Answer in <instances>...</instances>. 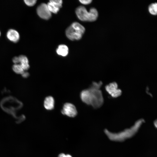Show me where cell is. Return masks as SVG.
I'll return each instance as SVG.
<instances>
[{
	"mask_svg": "<svg viewBox=\"0 0 157 157\" xmlns=\"http://www.w3.org/2000/svg\"><path fill=\"white\" fill-rule=\"evenodd\" d=\"M44 106L47 110H51L54 107V100L53 98L51 96L47 97L44 101Z\"/></svg>",
	"mask_w": 157,
	"mask_h": 157,
	"instance_id": "obj_9",
	"label": "cell"
},
{
	"mask_svg": "<svg viewBox=\"0 0 157 157\" xmlns=\"http://www.w3.org/2000/svg\"><path fill=\"white\" fill-rule=\"evenodd\" d=\"M91 95L90 105L94 108L100 107L104 102V99L101 91L99 89L91 86L88 89Z\"/></svg>",
	"mask_w": 157,
	"mask_h": 157,
	"instance_id": "obj_3",
	"label": "cell"
},
{
	"mask_svg": "<svg viewBox=\"0 0 157 157\" xmlns=\"http://www.w3.org/2000/svg\"><path fill=\"white\" fill-rule=\"evenodd\" d=\"M58 157H66V155L63 153H61L59 155Z\"/></svg>",
	"mask_w": 157,
	"mask_h": 157,
	"instance_id": "obj_20",
	"label": "cell"
},
{
	"mask_svg": "<svg viewBox=\"0 0 157 157\" xmlns=\"http://www.w3.org/2000/svg\"><path fill=\"white\" fill-rule=\"evenodd\" d=\"M62 114L70 117H74L76 116L77 112L75 106L70 103H66L61 110Z\"/></svg>",
	"mask_w": 157,
	"mask_h": 157,
	"instance_id": "obj_5",
	"label": "cell"
},
{
	"mask_svg": "<svg viewBox=\"0 0 157 157\" xmlns=\"http://www.w3.org/2000/svg\"><path fill=\"white\" fill-rule=\"evenodd\" d=\"M7 37L10 41L16 42H17L19 39V35L16 30L10 29L9 30L7 33Z\"/></svg>",
	"mask_w": 157,
	"mask_h": 157,
	"instance_id": "obj_7",
	"label": "cell"
},
{
	"mask_svg": "<svg viewBox=\"0 0 157 157\" xmlns=\"http://www.w3.org/2000/svg\"><path fill=\"white\" fill-rule=\"evenodd\" d=\"M80 2L81 3L84 5H87L90 3L92 1L91 0H80Z\"/></svg>",
	"mask_w": 157,
	"mask_h": 157,
	"instance_id": "obj_17",
	"label": "cell"
},
{
	"mask_svg": "<svg viewBox=\"0 0 157 157\" xmlns=\"http://www.w3.org/2000/svg\"><path fill=\"white\" fill-rule=\"evenodd\" d=\"M0 35H1V33H0Z\"/></svg>",
	"mask_w": 157,
	"mask_h": 157,
	"instance_id": "obj_22",
	"label": "cell"
},
{
	"mask_svg": "<svg viewBox=\"0 0 157 157\" xmlns=\"http://www.w3.org/2000/svg\"><path fill=\"white\" fill-rule=\"evenodd\" d=\"M37 12L39 16L45 19H48L51 17V13L48 9L47 4L42 3L37 9Z\"/></svg>",
	"mask_w": 157,
	"mask_h": 157,
	"instance_id": "obj_4",
	"label": "cell"
},
{
	"mask_svg": "<svg viewBox=\"0 0 157 157\" xmlns=\"http://www.w3.org/2000/svg\"><path fill=\"white\" fill-rule=\"evenodd\" d=\"M66 157H72L69 154H67L66 155Z\"/></svg>",
	"mask_w": 157,
	"mask_h": 157,
	"instance_id": "obj_21",
	"label": "cell"
},
{
	"mask_svg": "<svg viewBox=\"0 0 157 157\" xmlns=\"http://www.w3.org/2000/svg\"><path fill=\"white\" fill-rule=\"evenodd\" d=\"M13 61L14 64H19V57L17 56L14 57L13 59Z\"/></svg>",
	"mask_w": 157,
	"mask_h": 157,
	"instance_id": "obj_18",
	"label": "cell"
},
{
	"mask_svg": "<svg viewBox=\"0 0 157 157\" xmlns=\"http://www.w3.org/2000/svg\"><path fill=\"white\" fill-rule=\"evenodd\" d=\"M59 8H61L62 6V1L61 0H52L50 1Z\"/></svg>",
	"mask_w": 157,
	"mask_h": 157,
	"instance_id": "obj_15",
	"label": "cell"
},
{
	"mask_svg": "<svg viewBox=\"0 0 157 157\" xmlns=\"http://www.w3.org/2000/svg\"><path fill=\"white\" fill-rule=\"evenodd\" d=\"M68 51L67 47L64 44L59 45L56 50L57 54L63 56H67L68 53Z\"/></svg>",
	"mask_w": 157,
	"mask_h": 157,
	"instance_id": "obj_11",
	"label": "cell"
},
{
	"mask_svg": "<svg viewBox=\"0 0 157 157\" xmlns=\"http://www.w3.org/2000/svg\"><path fill=\"white\" fill-rule=\"evenodd\" d=\"M24 1L25 3L28 6H32L34 5L36 2L35 0H25Z\"/></svg>",
	"mask_w": 157,
	"mask_h": 157,
	"instance_id": "obj_16",
	"label": "cell"
},
{
	"mask_svg": "<svg viewBox=\"0 0 157 157\" xmlns=\"http://www.w3.org/2000/svg\"><path fill=\"white\" fill-rule=\"evenodd\" d=\"M19 64L24 70L26 71L29 68V65L28 59L26 56L21 55L19 57Z\"/></svg>",
	"mask_w": 157,
	"mask_h": 157,
	"instance_id": "obj_10",
	"label": "cell"
},
{
	"mask_svg": "<svg viewBox=\"0 0 157 157\" xmlns=\"http://www.w3.org/2000/svg\"><path fill=\"white\" fill-rule=\"evenodd\" d=\"M13 70L17 74H21L24 71L19 64H14L12 67Z\"/></svg>",
	"mask_w": 157,
	"mask_h": 157,
	"instance_id": "obj_14",
	"label": "cell"
},
{
	"mask_svg": "<svg viewBox=\"0 0 157 157\" xmlns=\"http://www.w3.org/2000/svg\"><path fill=\"white\" fill-rule=\"evenodd\" d=\"M149 13L153 15H156L157 14V4L156 3H152L148 7Z\"/></svg>",
	"mask_w": 157,
	"mask_h": 157,
	"instance_id": "obj_13",
	"label": "cell"
},
{
	"mask_svg": "<svg viewBox=\"0 0 157 157\" xmlns=\"http://www.w3.org/2000/svg\"><path fill=\"white\" fill-rule=\"evenodd\" d=\"M80 97L82 101L88 105H90L91 95L88 89L82 91L80 94Z\"/></svg>",
	"mask_w": 157,
	"mask_h": 157,
	"instance_id": "obj_8",
	"label": "cell"
},
{
	"mask_svg": "<svg viewBox=\"0 0 157 157\" xmlns=\"http://www.w3.org/2000/svg\"><path fill=\"white\" fill-rule=\"evenodd\" d=\"M106 90L111 96L114 98L119 96L122 93L121 90L118 89L117 83L113 82L106 86Z\"/></svg>",
	"mask_w": 157,
	"mask_h": 157,
	"instance_id": "obj_6",
	"label": "cell"
},
{
	"mask_svg": "<svg viewBox=\"0 0 157 157\" xmlns=\"http://www.w3.org/2000/svg\"><path fill=\"white\" fill-rule=\"evenodd\" d=\"M76 13L79 19L84 21H95L97 19L98 15V11L95 8H91L88 12L83 6L78 7L76 9Z\"/></svg>",
	"mask_w": 157,
	"mask_h": 157,
	"instance_id": "obj_1",
	"label": "cell"
},
{
	"mask_svg": "<svg viewBox=\"0 0 157 157\" xmlns=\"http://www.w3.org/2000/svg\"><path fill=\"white\" fill-rule=\"evenodd\" d=\"M48 8L51 13H57L59 11L60 8L56 5L49 1L47 4Z\"/></svg>",
	"mask_w": 157,
	"mask_h": 157,
	"instance_id": "obj_12",
	"label": "cell"
},
{
	"mask_svg": "<svg viewBox=\"0 0 157 157\" xmlns=\"http://www.w3.org/2000/svg\"><path fill=\"white\" fill-rule=\"evenodd\" d=\"M22 77L24 78H27L29 76V73L26 71H24L21 74Z\"/></svg>",
	"mask_w": 157,
	"mask_h": 157,
	"instance_id": "obj_19",
	"label": "cell"
},
{
	"mask_svg": "<svg viewBox=\"0 0 157 157\" xmlns=\"http://www.w3.org/2000/svg\"><path fill=\"white\" fill-rule=\"evenodd\" d=\"M85 28L77 22L72 23L66 30V35L70 40H74L81 39L85 31Z\"/></svg>",
	"mask_w": 157,
	"mask_h": 157,
	"instance_id": "obj_2",
	"label": "cell"
}]
</instances>
